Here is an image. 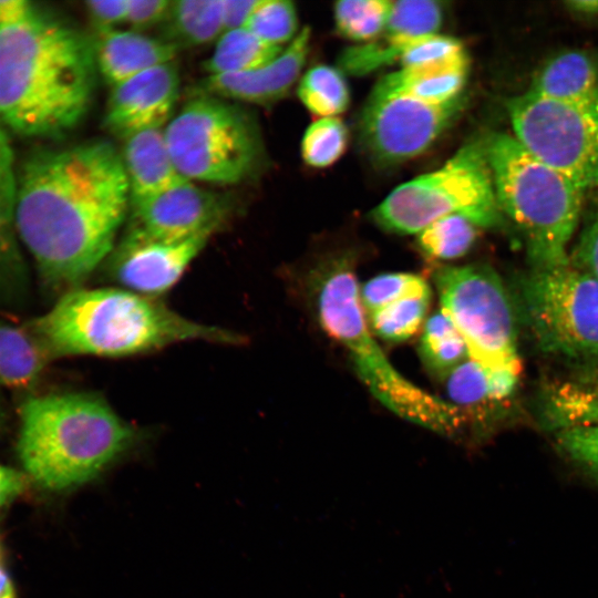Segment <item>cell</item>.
Returning <instances> with one entry per match:
<instances>
[{
	"instance_id": "22",
	"label": "cell",
	"mask_w": 598,
	"mask_h": 598,
	"mask_svg": "<svg viewBox=\"0 0 598 598\" xmlns=\"http://www.w3.org/2000/svg\"><path fill=\"white\" fill-rule=\"evenodd\" d=\"M470 60L467 53L451 60L402 68L393 72L410 94L430 103H447L465 95Z\"/></svg>"
},
{
	"instance_id": "9",
	"label": "cell",
	"mask_w": 598,
	"mask_h": 598,
	"mask_svg": "<svg viewBox=\"0 0 598 598\" xmlns=\"http://www.w3.org/2000/svg\"><path fill=\"white\" fill-rule=\"evenodd\" d=\"M525 322L538 349L569 361H598V280L566 266L535 269L518 283Z\"/></svg>"
},
{
	"instance_id": "10",
	"label": "cell",
	"mask_w": 598,
	"mask_h": 598,
	"mask_svg": "<svg viewBox=\"0 0 598 598\" xmlns=\"http://www.w3.org/2000/svg\"><path fill=\"white\" fill-rule=\"evenodd\" d=\"M441 311L463 338L468 358L489 369L520 371L513 305L491 267L468 265L435 271Z\"/></svg>"
},
{
	"instance_id": "35",
	"label": "cell",
	"mask_w": 598,
	"mask_h": 598,
	"mask_svg": "<svg viewBox=\"0 0 598 598\" xmlns=\"http://www.w3.org/2000/svg\"><path fill=\"white\" fill-rule=\"evenodd\" d=\"M487 375L486 367L470 358L464 360L445 378L448 402L460 410L493 403Z\"/></svg>"
},
{
	"instance_id": "46",
	"label": "cell",
	"mask_w": 598,
	"mask_h": 598,
	"mask_svg": "<svg viewBox=\"0 0 598 598\" xmlns=\"http://www.w3.org/2000/svg\"><path fill=\"white\" fill-rule=\"evenodd\" d=\"M0 556H1V550H0Z\"/></svg>"
},
{
	"instance_id": "45",
	"label": "cell",
	"mask_w": 598,
	"mask_h": 598,
	"mask_svg": "<svg viewBox=\"0 0 598 598\" xmlns=\"http://www.w3.org/2000/svg\"><path fill=\"white\" fill-rule=\"evenodd\" d=\"M1 416H2V415H1V410H0V424H1Z\"/></svg>"
},
{
	"instance_id": "4",
	"label": "cell",
	"mask_w": 598,
	"mask_h": 598,
	"mask_svg": "<svg viewBox=\"0 0 598 598\" xmlns=\"http://www.w3.org/2000/svg\"><path fill=\"white\" fill-rule=\"evenodd\" d=\"M20 420L21 463L38 485L55 493L94 482L141 440L133 425L92 393L30 398Z\"/></svg>"
},
{
	"instance_id": "21",
	"label": "cell",
	"mask_w": 598,
	"mask_h": 598,
	"mask_svg": "<svg viewBox=\"0 0 598 598\" xmlns=\"http://www.w3.org/2000/svg\"><path fill=\"white\" fill-rule=\"evenodd\" d=\"M18 171L7 128L0 122V287L20 283L22 255L14 225Z\"/></svg>"
},
{
	"instance_id": "20",
	"label": "cell",
	"mask_w": 598,
	"mask_h": 598,
	"mask_svg": "<svg viewBox=\"0 0 598 598\" xmlns=\"http://www.w3.org/2000/svg\"><path fill=\"white\" fill-rule=\"evenodd\" d=\"M443 21V7L433 0L393 1L383 32L372 40L379 59L389 65L400 61L416 42L435 35Z\"/></svg>"
},
{
	"instance_id": "39",
	"label": "cell",
	"mask_w": 598,
	"mask_h": 598,
	"mask_svg": "<svg viewBox=\"0 0 598 598\" xmlns=\"http://www.w3.org/2000/svg\"><path fill=\"white\" fill-rule=\"evenodd\" d=\"M169 0H128L126 23L134 31H142L165 21Z\"/></svg>"
},
{
	"instance_id": "26",
	"label": "cell",
	"mask_w": 598,
	"mask_h": 598,
	"mask_svg": "<svg viewBox=\"0 0 598 598\" xmlns=\"http://www.w3.org/2000/svg\"><path fill=\"white\" fill-rule=\"evenodd\" d=\"M546 410L556 431L598 423V374L553 390Z\"/></svg>"
},
{
	"instance_id": "12",
	"label": "cell",
	"mask_w": 598,
	"mask_h": 598,
	"mask_svg": "<svg viewBox=\"0 0 598 598\" xmlns=\"http://www.w3.org/2000/svg\"><path fill=\"white\" fill-rule=\"evenodd\" d=\"M466 95L447 103H430L406 92L393 73L371 91L361 112L359 136L363 150L380 166H393L424 153L458 117Z\"/></svg>"
},
{
	"instance_id": "17",
	"label": "cell",
	"mask_w": 598,
	"mask_h": 598,
	"mask_svg": "<svg viewBox=\"0 0 598 598\" xmlns=\"http://www.w3.org/2000/svg\"><path fill=\"white\" fill-rule=\"evenodd\" d=\"M93 49L96 69L111 86L173 62L178 51L164 39L118 29L96 32Z\"/></svg>"
},
{
	"instance_id": "11",
	"label": "cell",
	"mask_w": 598,
	"mask_h": 598,
	"mask_svg": "<svg viewBox=\"0 0 598 598\" xmlns=\"http://www.w3.org/2000/svg\"><path fill=\"white\" fill-rule=\"evenodd\" d=\"M507 109L513 136L529 154L585 192L598 187V95L560 102L527 91Z\"/></svg>"
},
{
	"instance_id": "2",
	"label": "cell",
	"mask_w": 598,
	"mask_h": 598,
	"mask_svg": "<svg viewBox=\"0 0 598 598\" xmlns=\"http://www.w3.org/2000/svg\"><path fill=\"white\" fill-rule=\"evenodd\" d=\"M93 42L28 0H0V122L27 137L81 122L94 91Z\"/></svg>"
},
{
	"instance_id": "24",
	"label": "cell",
	"mask_w": 598,
	"mask_h": 598,
	"mask_svg": "<svg viewBox=\"0 0 598 598\" xmlns=\"http://www.w3.org/2000/svg\"><path fill=\"white\" fill-rule=\"evenodd\" d=\"M164 22V40L177 49L210 43L224 32L223 0L172 1Z\"/></svg>"
},
{
	"instance_id": "28",
	"label": "cell",
	"mask_w": 598,
	"mask_h": 598,
	"mask_svg": "<svg viewBox=\"0 0 598 598\" xmlns=\"http://www.w3.org/2000/svg\"><path fill=\"white\" fill-rule=\"evenodd\" d=\"M302 104L321 117H334L349 105V86L342 72L329 65H316L307 71L298 85Z\"/></svg>"
},
{
	"instance_id": "32",
	"label": "cell",
	"mask_w": 598,
	"mask_h": 598,
	"mask_svg": "<svg viewBox=\"0 0 598 598\" xmlns=\"http://www.w3.org/2000/svg\"><path fill=\"white\" fill-rule=\"evenodd\" d=\"M348 140V128L340 118L321 117L312 122L302 136V159L311 167H328L343 155Z\"/></svg>"
},
{
	"instance_id": "6",
	"label": "cell",
	"mask_w": 598,
	"mask_h": 598,
	"mask_svg": "<svg viewBox=\"0 0 598 598\" xmlns=\"http://www.w3.org/2000/svg\"><path fill=\"white\" fill-rule=\"evenodd\" d=\"M482 144L499 209L520 231L532 267L568 265L585 190L529 154L513 135L492 133Z\"/></svg>"
},
{
	"instance_id": "36",
	"label": "cell",
	"mask_w": 598,
	"mask_h": 598,
	"mask_svg": "<svg viewBox=\"0 0 598 598\" xmlns=\"http://www.w3.org/2000/svg\"><path fill=\"white\" fill-rule=\"evenodd\" d=\"M557 450L598 480V423L555 432Z\"/></svg>"
},
{
	"instance_id": "42",
	"label": "cell",
	"mask_w": 598,
	"mask_h": 598,
	"mask_svg": "<svg viewBox=\"0 0 598 598\" xmlns=\"http://www.w3.org/2000/svg\"><path fill=\"white\" fill-rule=\"evenodd\" d=\"M25 487L23 474L0 464V508L18 497Z\"/></svg>"
},
{
	"instance_id": "37",
	"label": "cell",
	"mask_w": 598,
	"mask_h": 598,
	"mask_svg": "<svg viewBox=\"0 0 598 598\" xmlns=\"http://www.w3.org/2000/svg\"><path fill=\"white\" fill-rule=\"evenodd\" d=\"M466 54L463 43L452 37L432 35L411 45L400 59L402 68L437 63Z\"/></svg>"
},
{
	"instance_id": "19",
	"label": "cell",
	"mask_w": 598,
	"mask_h": 598,
	"mask_svg": "<svg viewBox=\"0 0 598 598\" xmlns=\"http://www.w3.org/2000/svg\"><path fill=\"white\" fill-rule=\"evenodd\" d=\"M528 92L560 102L590 100L598 95V60L582 50L560 52L536 72Z\"/></svg>"
},
{
	"instance_id": "25",
	"label": "cell",
	"mask_w": 598,
	"mask_h": 598,
	"mask_svg": "<svg viewBox=\"0 0 598 598\" xmlns=\"http://www.w3.org/2000/svg\"><path fill=\"white\" fill-rule=\"evenodd\" d=\"M281 51L241 28L223 32L204 65L209 75L241 73L270 62Z\"/></svg>"
},
{
	"instance_id": "23",
	"label": "cell",
	"mask_w": 598,
	"mask_h": 598,
	"mask_svg": "<svg viewBox=\"0 0 598 598\" xmlns=\"http://www.w3.org/2000/svg\"><path fill=\"white\" fill-rule=\"evenodd\" d=\"M50 357L38 337L0 321V386L22 389L32 385Z\"/></svg>"
},
{
	"instance_id": "33",
	"label": "cell",
	"mask_w": 598,
	"mask_h": 598,
	"mask_svg": "<svg viewBox=\"0 0 598 598\" xmlns=\"http://www.w3.org/2000/svg\"><path fill=\"white\" fill-rule=\"evenodd\" d=\"M431 295L424 278L410 272H389L371 278L360 290L363 310L370 315L402 299Z\"/></svg>"
},
{
	"instance_id": "30",
	"label": "cell",
	"mask_w": 598,
	"mask_h": 598,
	"mask_svg": "<svg viewBox=\"0 0 598 598\" xmlns=\"http://www.w3.org/2000/svg\"><path fill=\"white\" fill-rule=\"evenodd\" d=\"M389 0H342L333 8L341 35L355 42H370L384 30L392 9Z\"/></svg>"
},
{
	"instance_id": "40",
	"label": "cell",
	"mask_w": 598,
	"mask_h": 598,
	"mask_svg": "<svg viewBox=\"0 0 598 598\" xmlns=\"http://www.w3.org/2000/svg\"><path fill=\"white\" fill-rule=\"evenodd\" d=\"M128 0L86 1L85 10L96 32L116 29L126 22Z\"/></svg>"
},
{
	"instance_id": "41",
	"label": "cell",
	"mask_w": 598,
	"mask_h": 598,
	"mask_svg": "<svg viewBox=\"0 0 598 598\" xmlns=\"http://www.w3.org/2000/svg\"><path fill=\"white\" fill-rule=\"evenodd\" d=\"M259 0H223L224 32L245 28Z\"/></svg>"
},
{
	"instance_id": "31",
	"label": "cell",
	"mask_w": 598,
	"mask_h": 598,
	"mask_svg": "<svg viewBox=\"0 0 598 598\" xmlns=\"http://www.w3.org/2000/svg\"><path fill=\"white\" fill-rule=\"evenodd\" d=\"M431 295L414 296L369 315L372 331L389 342H402L414 336L426 317Z\"/></svg>"
},
{
	"instance_id": "18",
	"label": "cell",
	"mask_w": 598,
	"mask_h": 598,
	"mask_svg": "<svg viewBox=\"0 0 598 598\" xmlns=\"http://www.w3.org/2000/svg\"><path fill=\"white\" fill-rule=\"evenodd\" d=\"M121 158L130 187L131 204L186 179L173 163L163 127L147 128L126 136Z\"/></svg>"
},
{
	"instance_id": "5",
	"label": "cell",
	"mask_w": 598,
	"mask_h": 598,
	"mask_svg": "<svg viewBox=\"0 0 598 598\" xmlns=\"http://www.w3.org/2000/svg\"><path fill=\"white\" fill-rule=\"evenodd\" d=\"M313 283L321 327L348 351L360 380L372 395L411 423L439 434L456 435L465 425V413L405 379L378 346L367 326L350 261L333 260L318 272Z\"/></svg>"
},
{
	"instance_id": "27",
	"label": "cell",
	"mask_w": 598,
	"mask_h": 598,
	"mask_svg": "<svg viewBox=\"0 0 598 598\" xmlns=\"http://www.w3.org/2000/svg\"><path fill=\"white\" fill-rule=\"evenodd\" d=\"M419 350L426 368L442 378L468 358L463 338L441 310L424 322Z\"/></svg>"
},
{
	"instance_id": "44",
	"label": "cell",
	"mask_w": 598,
	"mask_h": 598,
	"mask_svg": "<svg viewBox=\"0 0 598 598\" xmlns=\"http://www.w3.org/2000/svg\"><path fill=\"white\" fill-rule=\"evenodd\" d=\"M0 598H16L14 587L8 573L0 566Z\"/></svg>"
},
{
	"instance_id": "16",
	"label": "cell",
	"mask_w": 598,
	"mask_h": 598,
	"mask_svg": "<svg viewBox=\"0 0 598 598\" xmlns=\"http://www.w3.org/2000/svg\"><path fill=\"white\" fill-rule=\"evenodd\" d=\"M311 31L302 28L270 62L250 71L208 75L202 83L206 95L269 104L283 97L299 76L310 48Z\"/></svg>"
},
{
	"instance_id": "13",
	"label": "cell",
	"mask_w": 598,
	"mask_h": 598,
	"mask_svg": "<svg viewBox=\"0 0 598 598\" xmlns=\"http://www.w3.org/2000/svg\"><path fill=\"white\" fill-rule=\"evenodd\" d=\"M209 238L165 240L132 225L109 256V274L124 289L157 298L181 279Z\"/></svg>"
},
{
	"instance_id": "3",
	"label": "cell",
	"mask_w": 598,
	"mask_h": 598,
	"mask_svg": "<svg viewBox=\"0 0 598 598\" xmlns=\"http://www.w3.org/2000/svg\"><path fill=\"white\" fill-rule=\"evenodd\" d=\"M50 355L128 357L187 341L241 344L228 329L190 320L157 298L122 288L68 290L35 324Z\"/></svg>"
},
{
	"instance_id": "14",
	"label": "cell",
	"mask_w": 598,
	"mask_h": 598,
	"mask_svg": "<svg viewBox=\"0 0 598 598\" xmlns=\"http://www.w3.org/2000/svg\"><path fill=\"white\" fill-rule=\"evenodd\" d=\"M131 205L133 225L165 240L212 236L227 214L219 196L188 179Z\"/></svg>"
},
{
	"instance_id": "38",
	"label": "cell",
	"mask_w": 598,
	"mask_h": 598,
	"mask_svg": "<svg viewBox=\"0 0 598 598\" xmlns=\"http://www.w3.org/2000/svg\"><path fill=\"white\" fill-rule=\"evenodd\" d=\"M569 264L598 280V196L592 203L579 239L569 254Z\"/></svg>"
},
{
	"instance_id": "15",
	"label": "cell",
	"mask_w": 598,
	"mask_h": 598,
	"mask_svg": "<svg viewBox=\"0 0 598 598\" xmlns=\"http://www.w3.org/2000/svg\"><path fill=\"white\" fill-rule=\"evenodd\" d=\"M179 91V74L173 62L144 71L112 86L104 126L114 135L126 136L163 127Z\"/></svg>"
},
{
	"instance_id": "8",
	"label": "cell",
	"mask_w": 598,
	"mask_h": 598,
	"mask_svg": "<svg viewBox=\"0 0 598 598\" xmlns=\"http://www.w3.org/2000/svg\"><path fill=\"white\" fill-rule=\"evenodd\" d=\"M501 213L481 141L461 147L439 169L398 186L371 217L386 231L411 235L453 214L477 227H493L499 224Z\"/></svg>"
},
{
	"instance_id": "34",
	"label": "cell",
	"mask_w": 598,
	"mask_h": 598,
	"mask_svg": "<svg viewBox=\"0 0 598 598\" xmlns=\"http://www.w3.org/2000/svg\"><path fill=\"white\" fill-rule=\"evenodd\" d=\"M245 29L276 47L291 42L298 29L295 4L287 0H259Z\"/></svg>"
},
{
	"instance_id": "43",
	"label": "cell",
	"mask_w": 598,
	"mask_h": 598,
	"mask_svg": "<svg viewBox=\"0 0 598 598\" xmlns=\"http://www.w3.org/2000/svg\"><path fill=\"white\" fill-rule=\"evenodd\" d=\"M566 8L579 17L598 18V0H571L567 1Z\"/></svg>"
},
{
	"instance_id": "29",
	"label": "cell",
	"mask_w": 598,
	"mask_h": 598,
	"mask_svg": "<svg viewBox=\"0 0 598 598\" xmlns=\"http://www.w3.org/2000/svg\"><path fill=\"white\" fill-rule=\"evenodd\" d=\"M477 226L463 215L453 214L431 223L419 234L420 249L435 259H455L465 255L477 237Z\"/></svg>"
},
{
	"instance_id": "1",
	"label": "cell",
	"mask_w": 598,
	"mask_h": 598,
	"mask_svg": "<svg viewBox=\"0 0 598 598\" xmlns=\"http://www.w3.org/2000/svg\"><path fill=\"white\" fill-rule=\"evenodd\" d=\"M130 204L121 154L110 142L40 151L18 171L17 235L45 283L71 290L111 255Z\"/></svg>"
},
{
	"instance_id": "7",
	"label": "cell",
	"mask_w": 598,
	"mask_h": 598,
	"mask_svg": "<svg viewBox=\"0 0 598 598\" xmlns=\"http://www.w3.org/2000/svg\"><path fill=\"white\" fill-rule=\"evenodd\" d=\"M164 134L177 172L192 182L237 184L251 177L264 159L254 117L216 96L188 101Z\"/></svg>"
}]
</instances>
